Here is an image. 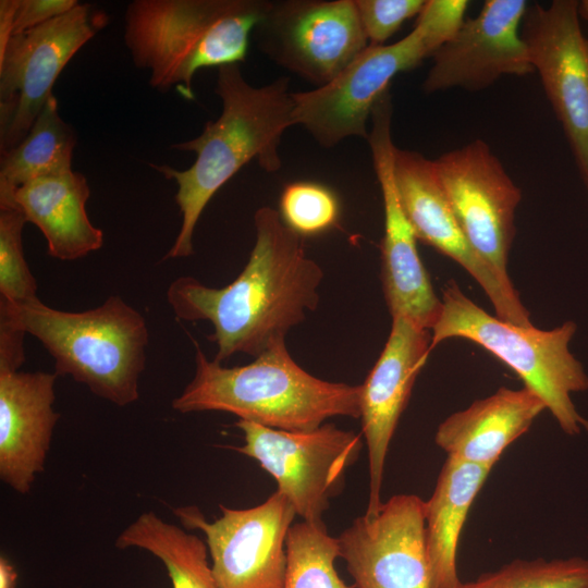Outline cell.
Wrapping results in <instances>:
<instances>
[{"label": "cell", "mask_w": 588, "mask_h": 588, "mask_svg": "<svg viewBox=\"0 0 588 588\" xmlns=\"http://www.w3.org/2000/svg\"><path fill=\"white\" fill-rule=\"evenodd\" d=\"M254 222L255 245L234 281L217 289L183 275L167 290L176 318L211 322L209 339L217 344L219 363L236 353L258 357L284 342L290 329L319 303L323 272L306 255L303 236L270 207H260Z\"/></svg>", "instance_id": "cell-1"}, {"label": "cell", "mask_w": 588, "mask_h": 588, "mask_svg": "<svg viewBox=\"0 0 588 588\" xmlns=\"http://www.w3.org/2000/svg\"><path fill=\"white\" fill-rule=\"evenodd\" d=\"M289 79L264 86L249 85L238 64L218 69L216 93L222 111L209 121L201 134L171 147L196 154L194 163L185 170L150 164L177 185L175 201L182 213L179 234L164 259L189 257L194 253L193 234L204 209L212 196L243 166L256 159L268 171L281 167L278 148L283 132L293 121V99Z\"/></svg>", "instance_id": "cell-2"}, {"label": "cell", "mask_w": 588, "mask_h": 588, "mask_svg": "<svg viewBox=\"0 0 588 588\" xmlns=\"http://www.w3.org/2000/svg\"><path fill=\"white\" fill-rule=\"evenodd\" d=\"M195 344V373L172 408L225 412L272 429L308 431L331 417L359 418L360 384L317 378L291 357L285 341L244 366L224 367Z\"/></svg>", "instance_id": "cell-3"}, {"label": "cell", "mask_w": 588, "mask_h": 588, "mask_svg": "<svg viewBox=\"0 0 588 588\" xmlns=\"http://www.w3.org/2000/svg\"><path fill=\"white\" fill-rule=\"evenodd\" d=\"M271 3L257 0H134L124 15V42L149 85L194 99L193 77L205 68L244 61L252 30Z\"/></svg>", "instance_id": "cell-4"}, {"label": "cell", "mask_w": 588, "mask_h": 588, "mask_svg": "<svg viewBox=\"0 0 588 588\" xmlns=\"http://www.w3.org/2000/svg\"><path fill=\"white\" fill-rule=\"evenodd\" d=\"M0 322L35 336L53 357L57 376H70L121 407L139 399L148 329L142 314L120 296L84 311L54 309L39 298L0 301Z\"/></svg>", "instance_id": "cell-5"}, {"label": "cell", "mask_w": 588, "mask_h": 588, "mask_svg": "<svg viewBox=\"0 0 588 588\" xmlns=\"http://www.w3.org/2000/svg\"><path fill=\"white\" fill-rule=\"evenodd\" d=\"M441 301V315L431 329V351L448 339L476 343L518 375L566 434L588 432V419L571 396L588 389V376L568 348L577 329L574 321L551 330L510 323L477 306L454 280L445 285Z\"/></svg>", "instance_id": "cell-6"}, {"label": "cell", "mask_w": 588, "mask_h": 588, "mask_svg": "<svg viewBox=\"0 0 588 588\" xmlns=\"http://www.w3.org/2000/svg\"><path fill=\"white\" fill-rule=\"evenodd\" d=\"M244 445L234 448L255 460L304 522H323L333 498L345 487L347 470L365 444L362 433L324 422L308 431H285L238 419Z\"/></svg>", "instance_id": "cell-7"}, {"label": "cell", "mask_w": 588, "mask_h": 588, "mask_svg": "<svg viewBox=\"0 0 588 588\" xmlns=\"http://www.w3.org/2000/svg\"><path fill=\"white\" fill-rule=\"evenodd\" d=\"M109 23L89 3L14 35L0 53V151L17 146L52 94V86L76 52Z\"/></svg>", "instance_id": "cell-8"}, {"label": "cell", "mask_w": 588, "mask_h": 588, "mask_svg": "<svg viewBox=\"0 0 588 588\" xmlns=\"http://www.w3.org/2000/svg\"><path fill=\"white\" fill-rule=\"evenodd\" d=\"M208 520L195 505L173 509L185 529L204 534L219 588H284L286 537L297 516L279 491L249 509L219 505Z\"/></svg>", "instance_id": "cell-9"}, {"label": "cell", "mask_w": 588, "mask_h": 588, "mask_svg": "<svg viewBox=\"0 0 588 588\" xmlns=\"http://www.w3.org/2000/svg\"><path fill=\"white\" fill-rule=\"evenodd\" d=\"M436 52L417 25L391 45H369L329 83L292 93L294 125H303L323 147L350 136L368 137L367 121L392 78Z\"/></svg>", "instance_id": "cell-10"}, {"label": "cell", "mask_w": 588, "mask_h": 588, "mask_svg": "<svg viewBox=\"0 0 588 588\" xmlns=\"http://www.w3.org/2000/svg\"><path fill=\"white\" fill-rule=\"evenodd\" d=\"M434 166L466 240L500 280L513 287L507 259L520 189L481 139L443 154Z\"/></svg>", "instance_id": "cell-11"}, {"label": "cell", "mask_w": 588, "mask_h": 588, "mask_svg": "<svg viewBox=\"0 0 588 588\" xmlns=\"http://www.w3.org/2000/svg\"><path fill=\"white\" fill-rule=\"evenodd\" d=\"M578 17L575 0L536 4L525 13L522 37L588 189V38Z\"/></svg>", "instance_id": "cell-12"}, {"label": "cell", "mask_w": 588, "mask_h": 588, "mask_svg": "<svg viewBox=\"0 0 588 588\" xmlns=\"http://www.w3.org/2000/svg\"><path fill=\"white\" fill-rule=\"evenodd\" d=\"M368 142L380 184L384 209L381 243V280L384 298L393 317H405L430 330L438 321L442 301L436 294L419 257L415 232L402 208L394 179L395 146L391 136L392 100L389 91L371 112Z\"/></svg>", "instance_id": "cell-13"}, {"label": "cell", "mask_w": 588, "mask_h": 588, "mask_svg": "<svg viewBox=\"0 0 588 588\" xmlns=\"http://www.w3.org/2000/svg\"><path fill=\"white\" fill-rule=\"evenodd\" d=\"M259 30L269 56L319 86L368 47L355 0L272 4Z\"/></svg>", "instance_id": "cell-14"}, {"label": "cell", "mask_w": 588, "mask_h": 588, "mask_svg": "<svg viewBox=\"0 0 588 588\" xmlns=\"http://www.w3.org/2000/svg\"><path fill=\"white\" fill-rule=\"evenodd\" d=\"M338 541L354 588H431L418 495L391 497L375 515L354 519Z\"/></svg>", "instance_id": "cell-15"}, {"label": "cell", "mask_w": 588, "mask_h": 588, "mask_svg": "<svg viewBox=\"0 0 588 588\" xmlns=\"http://www.w3.org/2000/svg\"><path fill=\"white\" fill-rule=\"evenodd\" d=\"M394 179L402 208L417 240L463 267L481 286L497 317L531 327L530 314L518 292L505 285L466 240L440 182L434 161L395 148Z\"/></svg>", "instance_id": "cell-16"}, {"label": "cell", "mask_w": 588, "mask_h": 588, "mask_svg": "<svg viewBox=\"0 0 588 588\" xmlns=\"http://www.w3.org/2000/svg\"><path fill=\"white\" fill-rule=\"evenodd\" d=\"M525 0H488L480 13L464 21L455 36L433 54L422 83L425 93L461 87L481 90L504 75L535 72L519 26Z\"/></svg>", "instance_id": "cell-17"}, {"label": "cell", "mask_w": 588, "mask_h": 588, "mask_svg": "<svg viewBox=\"0 0 588 588\" xmlns=\"http://www.w3.org/2000/svg\"><path fill=\"white\" fill-rule=\"evenodd\" d=\"M430 352V330L405 317H393L384 347L360 384L359 418L369 469L366 515H375L383 503L381 488L390 443Z\"/></svg>", "instance_id": "cell-18"}, {"label": "cell", "mask_w": 588, "mask_h": 588, "mask_svg": "<svg viewBox=\"0 0 588 588\" xmlns=\"http://www.w3.org/2000/svg\"><path fill=\"white\" fill-rule=\"evenodd\" d=\"M54 372L0 367V479L27 494L44 471L53 429Z\"/></svg>", "instance_id": "cell-19"}, {"label": "cell", "mask_w": 588, "mask_h": 588, "mask_svg": "<svg viewBox=\"0 0 588 588\" xmlns=\"http://www.w3.org/2000/svg\"><path fill=\"white\" fill-rule=\"evenodd\" d=\"M544 409L542 400L527 388L502 387L445 418L434 442L448 456L492 468Z\"/></svg>", "instance_id": "cell-20"}, {"label": "cell", "mask_w": 588, "mask_h": 588, "mask_svg": "<svg viewBox=\"0 0 588 588\" xmlns=\"http://www.w3.org/2000/svg\"><path fill=\"white\" fill-rule=\"evenodd\" d=\"M90 188L76 171L35 179L20 186L0 208H13L35 224L47 241V253L75 260L102 247L103 233L88 219Z\"/></svg>", "instance_id": "cell-21"}, {"label": "cell", "mask_w": 588, "mask_h": 588, "mask_svg": "<svg viewBox=\"0 0 588 588\" xmlns=\"http://www.w3.org/2000/svg\"><path fill=\"white\" fill-rule=\"evenodd\" d=\"M492 468L448 456L425 501V542L431 588H456L460 536L469 509Z\"/></svg>", "instance_id": "cell-22"}, {"label": "cell", "mask_w": 588, "mask_h": 588, "mask_svg": "<svg viewBox=\"0 0 588 588\" xmlns=\"http://www.w3.org/2000/svg\"><path fill=\"white\" fill-rule=\"evenodd\" d=\"M75 145V131L61 118L58 100L51 95L22 142L1 155L0 207L20 186L72 171Z\"/></svg>", "instance_id": "cell-23"}, {"label": "cell", "mask_w": 588, "mask_h": 588, "mask_svg": "<svg viewBox=\"0 0 588 588\" xmlns=\"http://www.w3.org/2000/svg\"><path fill=\"white\" fill-rule=\"evenodd\" d=\"M115 547L146 550L158 558L172 588H219L205 540L155 512L142 513L117 537Z\"/></svg>", "instance_id": "cell-24"}, {"label": "cell", "mask_w": 588, "mask_h": 588, "mask_svg": "<svg viewBox=\"0 0 588 588\" xmlns=\"http://www.w3.org/2000/svg\"><path fill=\"white\" fill-rule=\"evenodd\" d=\"M287 569L284 588H352L340 577L338 538L323 522L294 523L286 537Z\"/></svg>", "instance_id": "cell-25"}, {"label": "cell", "mask_w": 588, "mask_h": 588, "mask_svg": "<svg viewBox=\"0 0 588 588\" xmlns=\"http://www.w3.org/2000/svg\"><path fill=\"white\" fill-rule=\"evenodd\" d=\"M456 588H588V559H517Z\"/></svg>", "instance_id": "cell-26"}, {"label": "cell", "mask_w": 588, "mask_h": 588, "mask_svg": "<svg viewBox=\"0 0 588 588\" xmlns=\"http://www.w3.org/2000/svg\"><path fill=\"white\" fill-rule=\"evenodd\" d=\"M23 213L0 208V295L2 302L24 304L38 298L37 282L23 249Z\"/></svg>", "instance_id": "cell-27"}, {"label": "cell", "mask_w": 588, "mask_h": 588, "mask_svg": "<svg viewBox=\"0 0 588 588\" xmlns=\"http://www.w3.org/2000/svg\"><path fill=\"white\" fill-rule=\"evenodd\" d=\"M340 206L328 187L314 182H295L284 187L280 198L283 222L301 236L328 231L338 222Z\"/></svg>", "instance_id": "cell-28"}, {"label": "cell", "mask_w": 588, "mask_h": 588, "mask_svg": "<svg viewBox=\"0 0 588 588\" xmlns=\"http://www.w3.org/2000/svg\"><path fill=\"white\" fill-rule=\"evenodd\" d=\"M359 19L370 45L389 39L407 20L418 15L424 0H355Z\"/></svg>", "instance_id": "cell-29"}, {"label": "cell", "mask_w": 588, "mask_h": 588, "mask_svg": "<svg viewBox=\"0 0 588 588\" xmlns=\"http://www.w3.org/2000/svg\"><path fill=\"white\" fill-rule=\"evenodd\" d=\"M467 7L466 0H427L415 25L425 32L437 51L458 32Z\"/></svg>", "instance_id": "cell-30"}, {"label": "cell", "mask_w": 588, "mask_h": 588, "mask_svg": "<svg viewBox=\"0 0 588 588\" xmlns=\"http://www.w3.org/2000/svg\"><path fill=\"white\" fill-rule=\"evenodd\" d=\"M78 3L77 0H19L13 36L59 17Z\"/></svg>", "instance_id": "cell-31"}, {"label": "cell", "mask_w": 588, "mask_h": 588, "mask_svg": "<svg viewBox=\"0 0 588 588\" xmlns=\"http://www.w3.org/2000/svg\"><path fill=\"white\" fill-rule=\"evenodd\" d=\"M19 0L0 1V53L4 51L10 39L13 37L14 16Z\"/></svg>", "instance_id": "cell-32"}, {"label": "cell", "mask_w": 588, "mask_h": 588, "mask_svg": "<svg viewBox=\"0 0 588 588\" xmlns=\"http://www.w3.org/2000/svg\"><path fill=\"white\" fill-rule=\"evenodd\" d=\"M17 572L9 559L0 556V588H16Z\"/></svg>", "instance_id": "cell-33"}, {"label": "cell", "mask_w": 588, "mask_h": 588, "mask_svg": "<svg viewBox=\"0 0 588 588\" xmlns=\"http://www.w3.org/2000/svg\"><path fill=\"white\" fill-rule=\"evenodd\" d=\"M579 14L588 21V0H583L578 2Z\"/></svg>", "instance_id": "cell-34"}]
</instances>
